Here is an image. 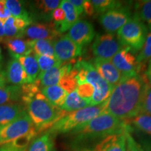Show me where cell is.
<instances>
[{"label": "cell", "instance_id": "6da1fadb", "mask_svg": "<svg viewBox=\"0 0 151 151\" xmlns=\"http://www.w3.org/2000/svg\"><path fill=\"white\" fill-rule=\"evenodd\" d=\"M145 86L146 82L139 74L123 78L106 100L105 112L121 120L140 114Z\"/></svg>", "mask_w": 151, "mask_h": 151}, {"label": "cell", "instance_id": "7a4b0ae2", "mask_svg": "<svg viewBox=\"0 0 151 151\" xmlns=\"http://www.w3.org/2000/svg\"><path fill=\"white\" fill-rule=\"evenodd\" d=\"M21 101L38 134L48 131L68 113L50 104L41 91L32 95H22Z\"/></svg>", "mask_w": 151, "mask_h": 151}, {"label": "cell", "instance_id": "3957f363", "mask_svg": "<svg viewBox=\"0 0 151 151\" xmlns=\"http://www.w3.org/2000/svg\"><path fill=\"white\" fill-rule=\"evenodd\" d=\"M129 127L126 120H121L108 113H103L87 123L72 130L70 133L74 141L82 142L102 139L114 134L122 133Z\"/></svg>", "mask_w": 151, "mask_h": 151}, {"label": "cell", "instance_id": "277c9868", "mask_svg": "<svg viewBox=\"0 0 151 151\" xmlns=\"http://www.w3.org/2000/svg\"><path fill=\"white\" fill-rule=\"evenodd\" d=\"M106 101L98 105L90 106L80 110L68 113L65 116L58 120L48 132L54 137L60 134L71 132L76 128L87 123L92 119L105 112Z\"/></svg>", "mask_w": 151, "mask_h": 151}, {"label": "cell", "instance_id": "5b68a950", "mask_svg": "<svg viewBox=\"0 0 151 151\" xmlns=\"http://www.w3.org/2000/svg\"><path fill=\"white\" fill-rule=\"evenodd\" d=\"M148 34V27L133 15L129 21L117 32V38L122 46L137 52L142 48Z\"/></svg>", "mask_w": 151, "mask_h": 151}, {"label": "cell", "instance_id": "8992f818", "mask_svg": "<svg viewBox=\"0 0 151 151\" xmlns=\"http://www.w3.org/2000/svg\"><path fill=\"white\" fill-rule=\"evenodd\" d=\"M81 63L86 71V82L91 84L94 90L91 105L95 106L104 102L110 97L113 88L99 75L90 62L81 60Z\"/></svg>", "mask_w": 151, "mask_h": 151}, {"label": "cell", "instance_id": "52a82bcc", "mask_svg": "<svg viewBox=\"0 0 151 151\" xmlns=\"http://www.w3.org/2000/svg\"><path fill=\"white\" fill-rule=\"evenodd\" d=\"M35 128L27 111L0 129V146H5L11 141L22 137Z\"/></svg>", "mask_w": 151, "mask_h": 151}, {"label": "cell", "instance_id": "ba28073f", "mask_svg": "<svg viewBox=\"0 0 151 151\" xmlns=\"http://www.w3.org/2000/svg\"><path fill=\"white\" fill-rule=\"evenodd\" d=\"M124 46L113 34L106 33L97 35L92 45L94 56L103 60H111Z\"/></svg>", "mask_w": 151, "mask_h": 151}, {"label": "cell", "instance_id": "9c48e42d", "mask_svg": "<svg viewBox=\"0 0 151 151\" xmlns=\"http://www.w3.org/2000/svg\"><path fill=\"white\" fill-rule=\"evenodd\" d=\"M135 52L128 47H124L111 60L113 65L120 71L122 79L139 75L143 64L138 63Z\"/></svg>", "mask_w": 151, "mask_h": 151}, {"label": "cell", "instance_id": "30bf717a", "mask_svg": "<svg viewBox=\"0 0 151 151\" xmlns=\"http://www.w3.org/2000/svg\"><path fill=\"white\" fill-rule=\"evenodd\" d=\"M131 18V10L123 5L119 8L111 9L100 15L99 21L108 33L118 32Z\"/></svg>", "mask_w": 151, "mask_h": 151}, {"label": "cell", "instance_id": "8fae6325", "mask_svg": "<svg viewBox=\"0 0 151 151\" xmlns=\"http://www.w3.org/2000/svg\"><path fill=\"white\" fill-rule=\"evenodd\" d=\"M53 46L55 57L62 62L73 61L82 54L83 48L71 41L67 35L57 38L53 41Z\"/></svg>", "mask_w": 151, "mask_h": 151}, {"label": "cell", "instance_id": "7c38bea8", "mask_svg": "<svg viewBox=\"0 0 151 151\" xmlns=\"http://www.w3.org/2000/svg\"><path fill=\"white\" fill-rule=\"evenodd\" d=\"M67 37L81 48L91 42L95 37L93 25L86 20H78L69 29Z\"/></svg>", "mask_w": 151, "mask_h": 151}, {"label": "cell", "instance_id": "4fadbf2b", "mask_svg": "<svg viewBox=\"0 0 151 151\" xmlns=\"http://www.w3.org/2000/svg\"><path fill=\"white\" fill-rule=\"evenodd\" d=\"M60 36L53 22L32 24L24 29L22 39L28 41L41 39L54 41Z\"/></svg>", "mask_w": 151, "mask_h": 151}, {"label": "cell", "instance_id": "5bb4252c", "mask_svg": "<svg viewBox=\"0 0 151 151\" xmlns=\"http://www.w3.org/2000/svg\"><path fill=\"white\" fill-rule=\"evenodd\" d=\"M75 61L62 62L60 65L51 68L48 71L40 72L37 80L39 81L41 88L49 86H58L60 79L63 76L69 73L72 69Z\"/></svg>", "mask_w": 151, "mask_h": 151}, {"label": "cell", "instance_id": "9a60e30c", "mask_svg": "<svg viewBox=\"0 0 151 151\" xmlns=\"http://www.w3.org/2000/svg\"><path fill=\"white\" fill-rule=\"evenodd\" d=\"M127 130L122 133L114 134L102 138L92 148L83 149L81 151H127Z\"/></svg>", "mask_w": 151, "mask_h": 151}, {"label": "cell", "instance_id": "2e32d148", "mask_svg": "<svg viewBox=\"0 0 151 151\" xmlns=\"http://www.w3.org/2000/svg\"><path fill=\"white\" fill-rule=\"evenodd\" d=\"M94 67L99 75L110 84L113 88L122 80V76L116 67L113 65L111 60H103L96 58L93 62Z\"/></svg>", "mask_w": 151, "mask_h": 151}, {"label": "cell", "instance_id": "e0dca14e", "mask_svg": "<svg viewBox=\"0 0 151 151\" xmlns=\"http://www.w3.org/2000/svg\"><path fill=\"white\" fill-rule=\"evenodd\" d=\"M61 1L58 0H42V1H36L32 4V14L30 18L32 20L37 18L47 22H50L52 20V14L55 9L60 6Z\"/></svg>", "mask_w": 151, "mask_h": 151}, {"label": "cell", "instance_id": "ac0fdd59", "mask_svg": "<svg viewBox=\"0 0 151 151\" xmlns=\"http://www.w3.org/2000/svg\"><path fill=\"white\" fill-rule=\"evenodd\" d=\"M4 72L6 83L11 86H21L30 83L27 73L17 59L13 58L9 62Z\"/></svg>", "mask_w": 151, "mask_h": 151}, {"label": "cell", "instance_id": "d6986e66", "mask_svg": "<svg viewBox=\"0 0 151 151\" xmlns=\"http://www.w3.org/2000/svg\"><path fill=\"white\" fill-rule=\"evenodd\" d=\"M32 23V20L15 18L11 16L4 21V29L6 39H22L24 29Z\"/></svg>", "mask_w": 151, "mask_h": 151}, {"label": "cell", "instance_id": "ffe728a7", "mask_svg": "<svg viewBox=\"0 0 151 151\" xmlns=\"http://www.w3.org/2000/svg\"><path fill=\"white\" fill-rule=\"evenodd\" d=\"M22 103L11 102L0 106V127H3L18 118L25 111Z\"/></svg>", "mask_w": 151, "mask_h": 151}, {"label": "cell", "instance_id": "44dd1931", "mask_svg": "<svg viewBox=\"0 0 151 151\" xmlns=\"http://www.w3.org/2000/svg\"><path fill=\"white\" fill-rule=\"evenodd\" d=\"M59 7L65 11V19L61 24L55 26L57 31L61 35L62 33L69 30L73 24L78 21L79 20V15L74 6L68 0L61 1Z\"/></svg>", "mask_w": 151, "mask_h": 151}, {"label": "cell", "instance_id": "7402d4cb", "mask_svg": "<svg viewBox=\"0 0 151 151\" xmlns=\"http://www.w3.org/2000/svg\"><path fill=\"white\" fill-rule=\"evenodd\" d=\"M5 44L12 57L24 56L33 53L31 41L20 38L7 39Z\"/></svg>", "mask_w": 151, "mask_h": 151}, {"label": "cell", "instance_id": "603a6c76", "mask_svg": "<svg viewBox=\"0 0 151 151\" xmlns=\"http://www.w3.org/2000/svg\"><path fill=\"white\" fill-rule=\"evenodd\" d=\"M13 58L18 60L22 66L29 78L30 83L35 82L40 73V69L36 59L35 54L32 53L24 56H16L13 57Z\"/></svg>", "mask_w": 151, "mask_h": 151}, {"label": "cell", "instance_id": "cb8c5ba5", "mask_svg": "<svg viewBox=\"0 0 151 151\" xmlns=\"http://www.w3.org/2000/svg\"><path fill=\"white\" fill-rule=\"evenodd\" d=\"M41 92L50 104L58 108H61L65 103L68 94L60 86H49L41 88Z\"/></svg>", "mask_w": 151, "mask_h": 151}, {"label": "cell", "instance_id": "d4e9b609", "mask_svg": "<svg viewBox=\"0 0 151 151\" xmlns=\"http://www.w3.org/2000/svg\"><path fill=\"white\" fill-rule=\"evenodd\" d=\"M54 138L52 134L46 131L34 139L28 147L27 151H55Z\"/></svg>", "mask_w": 151, "mask_h": 151}, {"label": "cell", "instance_id": "484cf974", "mask_svg": "<svg viewBox=\"0 0 151 151\" xmlns=\"http://www.w3.org/2000/svg\"><path fill=\"white\" fill-rule=\"evenodd\" d=\"M90 106L91 104L89 101L81 98L75 90L67 94L65 103L60 109L66 112L69 113L86 108Z\"/></svg>", "mask_w": 151, "mask_h": 151}, {"label": "cell", "instance_id": "4316f807", "mask_svg": "<svg viewBox=\"0 0 151 151\" xmlns=\"http://www.w3.org/2000/svg\"><path fill=\"white\" fill-rule=\"evenodd\" d=\"M21 86H4L0 87V106L21 99Z\"/></svg>", "mask_w": 151, "mask_h": 151}, {"label": "cell", "instance_id": "83f0119b", "mask_svg": "<svg viewBox=\"0 0 151 151\" xmlns=\"http://www.w3.org/2000/svg\"><path fill=\"white\" fill-rule=\"evenodd\" d=\"M134 16L137 17L146 25L147 24L151 32V0L137 1Z\"/></svg>", "mask_w": 151, "mask_h": 151}, {"label": "cell", "instance_id": "f1b7e54d", "mask_svg": "<svg viewBox=\"0 0 151 151\" xmlns=\"http://www.w3.org/2000/svg\"><path fill=\"white\" fill-rule=\"evenodd\" d=\"M5 4L11 16L26 20H32L29 11L24 6V1L18 0H5Z\"/></svg>", "mask_w": 151, "mask_h": 151}, {"label": "cell", "instance_id": "f546056e", "mask_svg": "<svg viewBox=\"0 0 151 151\" xmlns=\"http://www.w3.org/2000/svg\"><path fill=\"white\" fill-rule=\"evenodd\" d=\"M31 42L32 48L35 55L56 58L54 50L53 41L41 39V40L31 41Z\"/></svg>", "mask_w": 151, "mask_h": 151}, {"label": "cell", "instance_id": "4dcf8cb0", "mask_svg": "<svg viewBox=\"0 0 151 151\" xmlns=\"http://www.w3.org/2000/svg\"><path fill=\"white\" fill-rule=\"evenodd\" d=\"M37 135L38 133L36 130V128H34L27 134L15 139L6 145L11 148L16 149V150L24 151L29 147L30 143L32 142V141L37 137Z\"/></svg>", "mask_w": 151, "mask_h": 151}, {"label": "cell", "instance_id": "1f68e13d", "mask_svg": "<svg viewBox=\"0 0 151 151\" xmlns=\"http://www.w3.org/2000/svg\"><path fill=\"white\" fill-rule=\"evenodd\" d=\"M129 124H132L136 128L151 136V116L145 113H140L134 118H130Z\"/></svg>", "mask_w": 151, "mask_h": 151}, {"label": "cell", "instance_id": "d6a6232c", "mask_svg": "<svg viewBox=\"0 0 151 151\" xmlns=\"http://www.w3.org/2000/svg\"><path fill=\"white\" fill-rule=\"evenodd\" d=\"M77 74H78V70L73 67L70 72L62 77L58 86L63 88L67 93L75 91L78 86V82L76 80Z\"/></svg>", "mask_w": 151, "mask_h": 151}, {"label": "cell", "instance_id": "836d02e7", "mask_svg": "<svg viewBox=\"0 0 151 151\" xmlns=\"http://www.w3.org/2000/svg\"><path fill=\"white\" fill-rule=\"evenodd\" d=\"M94 12L96 14H104L106 11L121 7L124 5V1H113V0H92Z\"/></svg>", "mask_w": 151, "mask_h": 151}, {"label": "cell", "instance_id": "e575fe53", "mask_svg": "<svg viewBox=\"0 0 151 151\" xmlns=\"http://www.w3.org/2000/svg\"><path fill=\"white\" fill-rule=\"evenodd\" d=\"M35 57L36 59L37 60L38 65H39L40 72L48 71L49 69H51V68L62 63L58 58H53V57L38 55H35Z\"/></svg>", "mask_w": 151, "mask_h": 151}, {"label": "cell", "instance_id": "d590c367", "mask_svg": "<svg viewBox=\"0 0 151 151\" xmlns=\"http://www.w3.org/2000/svg\"><path fill=\"white\" fill-rule=\"evenodd\" d=\"M151 58V32L147 35L144 44L141 49V51L137 57L138 63L144 64Z\"/></svg>", "mask_w": 151, "mask_h": 151}, {"label": "cell", "instance_id": "8d00e7d4", "mask_svg": "<svg viewBox=\"0 0 151 151\" xmlns=\"http://www.w3.org/2000/svg\"><path fill=\"white\" fill-rule=\"evenodd\" d=\"M76 91L81 98L88 101L91 104L92 98L93 97L94 92L93 86L91 84L88 82H84L82 83L78 84Z\"/></svg>", "mask_w": 151, "mask_h": 151}, {"label": "cell", "instance_id": "74e56055", "mask_svg": "<svg viewBox=\"0 0 151 151\" xmlns=\"http://www.w3.org/2000/svg\"><path fill=\"white\" fill-rule=\"evenodd\" d=\"M141 113H145L151 116V85L146 82L141 103Z\"/></svg>", "mask_w": 151, "mask_h": 151}, {"label": "cell", "instance_id": "f35d334b", "mask_svg": "<svg viewBox=\"0 0 151 151\" xmlns=\"http://www.w3.org/2000/svg\"><path fill=\"white\" fill-rule=\"evenodd\" d=\"M51 18L52 21L54 22L53 23L55 24V25L61 24L65 19V11L62 10L60 7H58V8H57L53 11Z\"/></svg>", "mask_w": 151, "mask_h": 151}, {"label": "cell", "instance_id": "ab89813d", "mask_svg": "<svg viewBox=\"0 0 151 151\" xmlns=\"http://www.w3.org/2000/svg\"><path fill=\"white\" fill-rule=\"evenodd\" d=\"M11 16V14L5 4V0H0V20L4 21Z\"/></svg>", "mask_w": 151, "mask_h": 151}, {"label": "cell", "instance_id": "60d3db41", "mask_svg": "<svg viewBox=\"0 0 151 151\" xmlns=\"http://www.w3.org/2000/svg\"><path fill=\"white\" fill-rule=\"evenodd\" d=\"M83 10V15H84V16H92L95 14L91 1H84Z\"/></svg>", "mask_w": 151, "mask_h": 151}, {"label": "cell", "instance_id": "b9f144b4", "mask_svg": "<svg viewBox=\"0 0 151 151\" xmlns=\"http://www.w3.org/2000/svg\"><path fill=\"white\" fill-rule=\"evenodd\" d=\"M142 77L143 80L148 83L150 85H151V67H148V69H146V72L143 75H142Z\"/></svg>", "mask_w": 151, "mask_h": 151}, {"label": "cell", "instance_id": "7bdbcfd3", "mask_svg": "<svg viewBox=\"0 0 151 151\" xmlns=\"http://www.w3.org/2000/svg\"><path fill=\"white\" fill-rule=\"evenodd\" d=\"M6 37L4 29V21L0 20V43H4L6 41Z\"/></svg>", "mask_w": 151, "mask_h": 151}, {"label": "cell", "instance_id": "ee69618b", "mask_svg": "<svg viewBox=\"0 0 151 151\" xmlns=\"http://www.w3.org/2000/svg\"><path fill=\"white\" fill-rule=\"evenodd\" d=\"M0 151H21L16 150V149H14L11 147L7 146V145H5V146H3L2 147L0 148Z\"/></svg>", "mask_w": 151, "mask_h": 151}, {"label": "cell", "instance_id": "f6af8a7d", "mask_svg": "<svg viewBox=\"0 0 151 151\" xmlns=\"http://www.w3.org/2000/svg\"><path fill=\"white\" fill-rule=\"evenodd\" d=\"M0 59H1V48H0Z\"/></svg>", "mask_w": 151, "mask_h": 151}, {"label": "cell", "instance_id": "bcb514c9", "mask_svg": "<svg viewBox=\"0 0 151 151\" xmlns=\"http://www.w3.org/2000/svg\"><path fill=\"white\" fill-rule=\"evenodd\" d=\"M149 64H151V58L150 59V60H149Z\"/></svg>", "mask_w": 151, "mask_h": 151}, {"label": "cell", "instance_id": "7dc6e473", "mask_svg": "<svg viewBox=\"0 0 151 151\" xmlns=\"http://www.w3.org/2000/svg\"><path fill=\"white\" fill-rule=\"evenodd\" d=\"M148 67H151V64H149V65H148Z\"/></svg>", "mask_w": 151, "mask_h": 151}, {"label": "cell", "instance_id": "c3c4849f", "mask_svg": "<svg viewBox=\"0 0 151 151\" xmlns=\"http://www.w3.org/2000/svg\"><path fill=\"white\" fill-rule=\"evenodd\" d=\"M1 127H0V129H1Z\"/></svg>", "mask_w": 151, "mask_h": 151}, {"label": "cell", "instance_id": "681fc988", "mask_svg": "<svg viewBox=\"0 0 151 151\" xmlns=\"http://www.w3.org/2000/svg\"><path fill=\"white\" fill-rule=\"evenodd\" d=\"M140 151H142V150H140Z\"/></svg>", "mask_w": 151, "mask_h": 151}, {"label": "cell", "instance_id": "f907efd6", "mask_svg": "<svg viewBox=\"0 0 151 151\" xmlns=\"http://www.w3.org/2000/svg\"><path fill=\"white\" fill-rule=\"evenodd\" d=\"M0 60H1V59H0Z\"/></svg>", "mask_w": 151, "mask_h": 151}, {"label": "cell", "instance_id": "816d5d0a", "mask_svg": "<svg viewBox=\"0 0 151 151\" xmlns=\"http://www.w3.org/2000/svg\"><path fill=\"white\" fill-rule=\"evenodd\" d=\"M0 72H1V71H0Z\"/></svg>", "mask_w": 151, "mask_h": 151}]
</instances>
